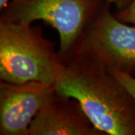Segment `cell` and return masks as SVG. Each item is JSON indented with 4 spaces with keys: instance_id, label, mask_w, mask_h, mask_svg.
I'll return each mask as SVG.
<instances>
[{
    "instance_id": "52a82bcc",
    "label": "cell",
    "mask_w": 135,
    "mask_h": 135,
    "mask_svg": "<svg viewBox=\"0 0 135 135\" xmlns=\"http://www.w3.org/2000/svg\"><path fill=\"white\" fill-rule=\"evenodd\" d=\"M107 71L122 84L135 101V78L134 75L118 70H107Z\"/></svg>"
},
{
    "instance_id": "30bf717a",
    "label": "cell",
    "mask_w": 135,
    "mask_h": 135,
    "mask_svg": "<svg viewBox=\"0 0 135 135\" xmlns=\"http://www.w3.org/2000/svg\"><path fill=\"white\" fill-rule=\"evenodd\" d=\"M10 0H0V9L4 10L9 5Z\"/></svg>"
},
{
    "instance_id": "7a4b0ae2",
    "label": "cell",
    "mask_w": 135,
    "mask_h": 135,
    "mask_svg": "<svg viewBox=\"0 0 135 135\" xmlns=\"http://www.w3.org/2000/svg\"><path fill=\"white\" fill-rule=\"evenodd\" d=\"M54 44L40 26L0 20V80L12 83L38 81L56 85L65 69Z\"/></svg>"
},
{
    "instance_id": "5b68a950",
    "label": "cell",
    "mask_w": 135,
    "mask_h": 135,
    "mask_svg": "<svg viewBox=\"0 0 135 135\" xmlns=\"http://www.w3.org/2000/svg\"><path fill=\"white\" fill-rule=\"evenodd\" d=\"M57 95L55 85L0 83V134L27 135L35 116Z\"/></svg>"
},
{
    "instance_id": "8992f818",
    "label": "cell",
    "mask_w": 135,
    "mask_h": 135,
    "mask_svg": "<svg viewBox=\"0 0 135 135\" xmlns=\"http://www.w3.org/2000/svg\"><path fill=\"white\" fill-rule=\"evenodd\" d=\"M27 135L106 134L92 125L77 101L57 94L35 116Z\"/></svg>"
},
{
    "instance_id": "8fae6325",
    "label": "cell",
    "mask_w": 135,
    "mask_h": 135,
    "mask_svg": "<svg viewBox=\"0 0 135 135\" xmlns=\"http://www.w3.org/2000/svg\"><path fill=\"white\" fill-rule=\"evenodd\" d=\"M22 1H24V0H11V2H20Z\"/></svg>"
},
{
    "instance_id": "ba28073f",
    "label": "cell",
    "mask_w": 135,
    "mask_h": 135,
    "mask_svg": "<svg viewBox=\"0 0 135 135\" xmlns=\"http://www.w3.org/2000/svg\"><path fill=\"white\" fill-rule=\"evenodd\" d=\"M115 16L119 20L125 23L135 25V0H132L125 8L119 10Z\"/></svg>"
},
{
    "instance_id": "6da1fadb",
    "label": "cell",
    "mask_w": 135,
    "mask_h": 135,
    "mask_svg": "<svg viewBox=\"0 0 135 135\" xmlns=\"http://www.w3.org/2000/svg\"><path fill=\"white\" fill-rule=\"evenodd\" d=\"M61 57L65 67L55 85L57 94L77 101L106 135H135V101L122 84L106 68L76 54Z\"/></svg>"
},
{
    "instance_id": "9c48e42d",
    "label": "cell",
    "mask_w": 135,
    "mask_h": 135,
    "mask_svg": "<svg viewBox=\"0 0 135 135\" xmlns=\"http://www.w3.org/2000/svg\"><path fill=\"white\" fill-rule=\"evenodd\" d=\"M101 2H104L107 3L114 4L117 7L118 10H121L125 8L132 2V0H98Z\"/></svg>"
},
{
    "instance_id": "277c9868",
    "label": "cell",
    "mask_w": 135,
    "mask_h": 135,
    "mask_svg": "<svg viewBox=\"0 0 135 135\" xmlns=\"http://www.w3.org/2000/svg\"><path fill=\"white\" fill-rule=\"evenodd\" d=\"M98 0H24L11 2L1 19L30 25L43 20L58 31L59 55L70 53L87 23L101 7Z\"/></svg>"
},
{
    "instance_id": "3957f363",
    "label": "cell",
    "mask_w": 135,
    "mask_h": 135,
    "mask_svg": "<svg viewBox=\"0 0 135 135\" xmlns=\"http://www.w3.org/2000/svg\"><path fill=\"white\" fill-rule=\"evenodd\" d=\"M109 4L106 2L97 10L68 53L76 54L107 70L134 75L135 26L127 25L112 15Z\"/></svg>"
}]
</instances>
